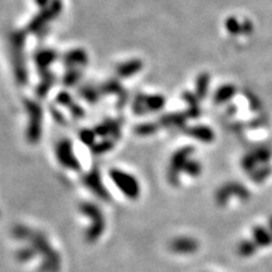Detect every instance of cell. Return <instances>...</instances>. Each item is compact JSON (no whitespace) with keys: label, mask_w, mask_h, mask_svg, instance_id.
<instances>
[{"label":"cell","mask_w":272,"mask_h":272,"mask_svg":"<svg viewBox=\"0 0 272 272\" xmlns=\"http://www.w3.org/2000/svg\"><path fill=\"white\" fill-rule=\"evenodd\" d=\"M199 245L194 238L179 237L170 243V250L175 253H193L198 250Z\"/></svg>","instance_id":"9a60e30c"},{"label":"cell","mask_w":272,"mask_h":272,"mask_svg":"<svg viewBox=\"0 0 272 272\" xmlns=\"http://www.w3.org/2000/svg\"><path fill=\"white\" fill-rule=\"evenodd\" d=\"M113 145H115V140H112V139L103 140V141L93 145L92 151L95 152V154H103V152L110 151V150L113 147Z\"/></svg>","instance_id":"484cf974"},{"label":"cell","mask_w":272,"mask_h":272,"mask_svg":"<svg viewBox=\"0 0 272 272\" xmlns=\"http://www.w3.org/2000/svg\"><path fill=\"white\" fill-rule=\"evenodd\" d=\"M183 98L185 100V102L188 103L189 106V115L191 118H196V116L199 115V108H198V101H196V97H194L191 93L185 92L183 95Z\"/></svg>","instance_id":"d4e9b609"},{"label":"cell","mask_w":272,"mask_h":272,"mask_svg":"<svg viewBox=\"0 0 272 272\" xmlns=\"http://www.w3.org/2000/svg\"><path fill=\"white\" fill-rule=\"evenodd\" d=\"M233 93H235V89H233V87H230V86L223 87V89H221L218 92H217L216 100L218 101V102H221V101L227 100L228 97L233 96Z\"/></svg>","instance_id":"1f68e13d"},{"label":"cell","mask_w":272,"mask_h":272,"mask_svg":"<svg viewBox=\"0 0 272 272\" xmlns=\"http://www.w3.org/2000/svg\"><path fill=\"white\" fill-rule=\"evenodd\" d=\"M25 110L29 116V123L27 128V140L29 144H37L42 137L43 110L38 102L33 100L24 101Z\"/></svg>","instance_id":"3957f363"},{"label":"cell","mask_w":272,"mask_h":272,"mask_svg":"<svg viewBox=\"0 0 272 272\" xmlns=\"http://www.w3.org/2000/svg\"><path fill=\"white\" fill-rule=\"evenodd\" d=\"M81 77H82V73L79 68H68V71L64 73L62 81H63L64 86L72 87V86H74V85L79 84Z\"/></svg>","instance_id":"603a6c76"},{"label":"cell","mask_w":272,"mask_h":272,"mask_svg":"<svg viewBox=\"0 0 272 272\" xmlns=\"http://www.w3.org/2000/svg\"><path fill=\"white\" fill-rule=\"evenodd\" d=\"M121 120H106L105 123L100 124L95 128L96 135L100 136H111L112 140H118L121 136Z\"/></svg>","instance_id":"7c38bea8"},{"label":"cell","mask_w":272,"mask_h":272,"mask_svg":"<svg viewBox=\"0 0 272 272\" xmlns=\"http://www.w3.org/2000/svg\"><path fill=\"white\" fill-rule=\"evenodd\" d=\"M201 170H202L201 164H199L198 162H196V160H188L185 167H184V172L188 173V174L191 175V177H197V175L201 174Z\"/></svg>","instance_id":"f546056e"},{"label":"cell","mask_w":272,"mask_h":272,"mask_svg":"<svg viewBox=\"0 0 272 272\" xmlns=\"http://www.w3.org/2000/svg\"><path fill=\"white\" fill-rule=\"evenodd\" d=\"M80 209L82 211V213L89 216L93 221L92 226L87 230L86 235V240L89 241V242H93V241H96L102 235L103 229H105V222H103L102 213H101L100 209H98L95 204L91 203H82L81 206H80Z\"/></svg>","instance_id":"5b68a950"},{"label":"cell","mask_w":272,"mask_h":272,"mask_svg":"<svg viewBox=\"0 0 272 272\" xmlns=\"http://www.w3.org/2000/svg\"><path fill=\"white\" fill-rule=\"evenodd\" d=\"M56 155L59 164H62L63 167L72 170L81 169V165H80L79 160H77L76 155H74L73 147H72V144L69 140L63 139L62 141L58 142V145H57L56 147Z\"/></svg>","instance_id":"ba28073f"},{"label":"cell","mask_w":272,"mask_h":272,"mask_svg":"<svg viewBox=\"0 0 272 272\" xmlns=\"http://www.w3.org/2000/svg\"><path fill=\"white\" fill-rule=\"evenodd\" d=\"M208 74H202L199 76L198 81H197V93H198L199 97H204L207 93V87H208Z\"/></svg>","instance_id":"f1b7e54d"},{"label":"cell","mask_w":272,"mask_h":272,"mask_svg":"<svg viewBox=\"0 0 272 272\" xmlns=\"http://www.w3.org/2000/svg\"><path fill=\"white\" fill-rule=\"evenodd\" d=\"M57 102L63 106V107L68 108L69 112L72 113V116H73L74 119H81L85 116L84 108H82L76 101H73L72 96L69 95L68 92H66V91L57 95Z\"/></svg>","instance_id":"5bb4252c"},{"label":"cell","mask_w":272,"mask_h":272,"mask_svg":"<svg viewBox=\"0 0 272 272\" xmlns=\"http://www.w3.org/2000/svg\"><path fill=\"white\" fill-rule=\"evenodd\" d=\"M193 152V149L191 147H183V149L178 150L174 155L172 157V160H170V167H169V172H168V179H169V183L173 184V185H178V181H179V174L181 173V170H184V167H185L186 162L189 160V157Z\"/></svg>","instance_id":"52a82bcc"},{"label":"cell","mask_w":272,"mask_h":272,"mask_svg":"<svg viewBox=\"0 0 272 272\" xmlns=\"http://www.w3.org/2000/svg\"><path fill=\"white\" fill-rule=\"evenodd\" d=\"M80 139L84 144L89 145V146H93L95 145V136L96 133L93 130H89V129H85V130L80 131Z\"/></svg>","instance_id":"4dcf8cb0"},{"label":"cell","mask_w":272,"mask_h":272,"mask_svg":"<svg viewBox=\"0 0 272 272\" xmlns=\"http://www.w3.org/2000/svg\"><path fill=\"white\" fill-rule=\"evenodd\" d=\"M14 237L19 240H27L33 245V250L37 253H42L45 256V265L42 266V272H58L59 270V256L56 251L51 247L47 238L42 233L29 229L24 226H18L13 230Z\"/></svg>","instance_id":"6da1fadb"},{"label":"cell","mask_w":272,"mask_h":272,"mask_svg":"<svg viewBox=\"0 0 272 272\" xmlns=\"http://www.w3.org/2000/svg\"><path fill=\"white\" fill-rule=\"evenodd\" d=\"M256 247L257 246H256V243L253 241H245L238 247V252H240L241 256H251L252 253H255Z\"/></svg>","instance_id":"83f0119b"},{"label":"cell","mask_w":272,"mask_h":272,"mask_svg":"<svg viewBox=\"0 0 272 272\" xmlns=\"http://www.w3.org/2000/svg\"><path fill=\"white\" fill-rule=\"evenodd\" d=\"M145 97H146L145 93H136V96L134 97L133 110L136 115H144V113L147 112L146 105H145Z\"/></svg>","instance_id":"cb8c5ba5"},{"label":"cell","mask_w":272,"mask_h":272,"mask_svg":"<svg viewBox=\"0 0 272 272\" xmlns=\"http://www.w3.org/2000/svg\"><path fill=\"white\" fill-rule=\"evenodd\" d=\"M253 242L256 246H268L272 243V233L263 227H256L253 229Z\"/></svg>","instance_id":"ac0fdd59"},{"label":"cell","mask_w":272,"mask_h":272,"mask_svg":"<svg viewBox=\"0 0 272 272\" xmlns=\"http://www.w3.org/2000/svg\"><path fill=\"white\" fill-rule=\"evenodd\" d=\"M84 183L89 186L91 190L96 194V196H98L100 198L106 199V201H107L108 199L107 190H106L102 181H101L100 173H98L97 169H93L92 172H90L89 174L84 178Z\"/></svg>","instance_id":"4fadbf2b"},{"label":"cell","mask_w":272,"mask_h":272,"mask_svg":"<svg viewBox=\"0 0 272 272\" xmlns=\"http://www.w3.org/2000/svg\"><path fill=\"white\" fill-rule=\"evenodd\" d=\"M51 110H52V111H51V112H52V116H53L54 120H56L57 123H59V124H66V119H64V116L62 115L61 111L56 110V108H54V107H52Z\"/></svg>","instance_id":"836d02e7"},{"label":"cell","mask_w":272,"mask_h":272,"mask_svg":"<svg viewBox=\"0 0 272 272\" xmlns=\"http://www.w3.org/2000/svg\"><path fill=\"white\" fill-rule=\"evenodd\" d=\"M142 62L140 59H129V61L120 63L116 68V74L119 79H129L134 74L139 73L142 69Z\"/></svg>","instance_id":"2e32d148"},{"label":"cell","mask_w":272,"mask_h":272,"mask_svg":"<svg viewBox=\"0 0 272 272\" xmlns=\"http://www.w3.org/2000/svg\"><path fill=\"white\" fill-rule=\"evenodd\" d=\"M58 58V53L54 49H41L34 54V63L41 74L49 72V67Z\"/></svg>","instance_id":"9c48e42d"},{"label":"cell","mask_w":272,"mask_h":272,"mask_svg":"<svg viewBox=\"0 0 272 272\" xmlns=\"http://www.w3.org/2000/svg\"><path fill=\"white\" fill-rule=\"evenodd\" d=\"M110 177L112 178L113 183L118 185V188L129 198L135 199L140 194L139 183L133 175L128 174L125 172H121L119 169H112L110 172Z\"/></svg>","instance_id":"8992f818"},{"label":"cell","mask_w":272,"mask_h":272,"mask_svg":"<svg viewBox=\"0 0 272 272\" xmlns=\"http://www.w3.org/2000/svg\"><path fill=\"white\" fill-rule=\"evenodd\" d=\"M186 134L206 142H209L211 140H213V133H212L208 128H204V126H197V128L189 129V130L186 131Z\"/></svg>","instance_id":"ffe728a7"},{"label":"cell","mask_w":272,"mask_h":272,"mask_svg":"<svg viewBox=\"0 0 272 272\" xmlns=\"http://www.w3.org/2000/svg\"><path fill=\"white\" fill-rule=\"evenodd\" d=\"M34 2H35V4L41 8V9H43V8H46L47 5L51 3V0H34Z\"/></svg>","instance_id":"d590c367"},{"label":"cell","mask_w":272,"mask_h":272,"mask_svg":"<svg viewBox=\"0 0 272 272\" xmlns=\"http://www.w3.org/2000/svg\"><path fill=\"white\" fill-rule=\"evenodd\" d=\"M101 95H118L119 96V106H124L128 101L129 95L124 87L121 86L120 82L118 80H108V81L103 82L100 86Z\"/></svg>","instance_id":"8fae6325"},{"label":"cell","mask_w":272,"mask_h":272,"mask_svg":"<svg viewBox=\"0 0 272 272\" xmlns=\"http://www.w3.org/2000/svg\"><path fill=\"white\" fill-rule=\"evenodd\" d=\"M227 27H228V29H229V32H232V33H237L238 30H240V25H238V22L235 19V18L228 20Z\"/></svg>","instance_id":"e575fe53"},{"label":"cell","mask_w":272,"mask_h":272,"mask_svg":"<svg viewBox=\"0 0 272 272\" xmlns=\"http://www.w3.org/2000/svg\"><path fill=\"white\" fill-rule=\"evenodd\" d=\"M62 12V2L61 0H51L46 8H43L28 24L27 30L30 33H41L46 29L49 22L56 19Z\"/></svg>","instance_id":"277c9868"},{"label":"cell","mask_w":272,"mask_h":272,"mask_svg":"<svg viewBox=\"0 0 272 272\" xmlns=\"http://www.w3.org/2000/svg\"><path fill=\"white\" fill-rule=\"evenodd\" d=\"M54 82H56V76L54 73H52L51 71L47 72V73L42 74V81L38 84L35 92H37L38 97H46L47 93L49 92V90L53 87Z\"/></svg>","instance_id":"e0dca14e"},{"label":"cell","mask_w":272,"mask_h":272,"mask_svg":"<svg viewBox=\"0 0 272 272\" xmlns=\"http://www.w3.org/2000/svg\"><path fill=\"white\" fill-rule=\"evenodd\" d=\"M270 232L272 233V218L270 219Z\"/></svg>","instance_id":"8d00e7d4"},{"label":"cell","mask_w":272,"mask_h":272,"mask_svg":"<svg viewBox=\"0 0 272 272\" xmlns=\"http://www.w3.org/2000/svg\"><path fill=\"white\" fill-rule=\"evenodd\" d=\"M24 46L25 32H23V30H14L9 37V47L13 69H14V77L17 80L18 85H20V86H24L28 81Z\"/></svg>","instance_id":"7a4b0ae2"},{"label":"cell","mask_w":272,"mask_h":272,"mask_svg":"<svg viewBox=\"0 0 272 272\" xmlns=\"http://www.w3.org/2000/svg\"><path fill=\"white\" fill-rule=\"evenodd\" d=\"M135 131H136L137 135H142V136L151 135V134L157 133L158 131V125L157 124H152V123L140 124V125L136 126Z\"/></svg>","instance_id":"4316f807"},{"label":"cell","mask_w":272,"mask_h":272,"mask_svg":"<svg viewBox=\"0 0 272 272\" xmlns=\"http://www.w3.org/2000/svg\"><path fill=\"white\" fill-rule=\"evenodd\" d=\"M185 124V116L183 113H168L160 119L163 126H183Z\"/></svg>","instance_id":"7402d4cb"},{"label":"cell","mask_w":272,"mask_h":272,"mask_svg":"<svg viewBox=\"0 0 272 272\" xmlns=\"http://www.w3.org/2000/svg\"><path fill=\"white\" fill-rule=\"evenodd\" d=\"M145 105H146L147 112H155L164 107L165 98L160 95H146Z\"/></svg>","instance_id":"d6986e66"},{"label":"cell","mask_w":272,"mask_h":272,"mask_svg":"<svg viewBox=\"0 0 272 272\" xmlns=\"http://www.w3.org/2000/svg\"><path fill=\"white\" fill-rule=\"evenodd\" d=\"M79 93H80V96H81L85 101H87L89 103H96L98 100H100L101 96H102L101 95L100 90L95 89V87H92V86L81 87L79 91Z\"/></svg>","instance_id":"44dd1931"},{"label":"cell","mask_w":272,"mask_h":272,"mask_svg":"<svg viewBox=\"0 0 272 272\" xmlns=\"http://www.w3.org/2000/svg\"><path fill=\"white\" fill-rule=\"evenodd\" d=\"M62 59L68 68H79V67H84L89 63V54L86 53L85 49H71L63 54Z\"/></svg>","instance_id":"30bf717a"},{"label":"cell","mask_w":272,"mask_h":272,"mask_svg":"<svg viewBox=\"0 0 272 272\" xmlns=\"http://www.w3.org/2000/svg\"><path fill=\"white\" fill-rule=\"evenodd\" d=\"M35 251L34 250H30V248H24V250L19 251L17 255L18 260L22 261V262H24V261H28V260H32L33 257L35 256Z\"/></svg>","instance_id":"d6a6232c"}]
</instances>
